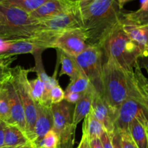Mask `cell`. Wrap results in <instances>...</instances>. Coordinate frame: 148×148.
I'll list each match as a JSON object with an SVG mask.
<instances>
[{
	"label": "cell",
	"instance_id": "1",
	"mask_svg": "<svg viewBox=\"0 0 148 148\" xmlns=\"http://www.w3.org/2000/svg\"><path fill=\"white\" fill-rule=\"evenodd\" d=\"M102 83L103 96L115 112L127 99L148 98V79L140 66L133 72H127L113 59L106 58Z\"/></svg>",
	"mask_w": 148,
	"mask_h": 148
},
{
	"label": "cell",
	"instance_id": "2",
	"mask_svg": "<svg viewBox=\"0 0 148 148\" xmlns=\"http://www.w3.org/2000/svg\"><path fill=\"white\" fill-rule=\"evenodd\" d=\"M79 15L90 46L101 47L113 31L122 25L118 0H91L79 6Z\"/></svg>",
	"mask_w": 148,
	"mask_h": 148
},
{
	"label": "cell",
	"instance_id": "3",
	"mask_svg": "<svg viewBox=\"0 0 148 148\" xmlns=\"http://www.w3.org/2000/svg\"><path fill=\"white\" fill-rule=\"evenodd\" d=\"M39 21L30 13L16 7L0 3V38L14 41L38 36Z\"/></svg>",
	"mask_w": 148,
	"mask_h": 148
},
{
	"label": "cell",
	"instance_id": "4",
	"mask_svg": "<svg viewBox=\"0 0 148 148\" xmlns=\"http://www.w3.org/2000/svg\"><path fill=\"white\" fill-rule=\"evenodd\" d=\"M101 49L106 57L113 59L127 72H133L140 66L138 59L143 55V51L123 30L122 25L111 33Z\"/></svg>",
	"mask_w": 148,
	"mask_h": 148
},
{
	"label": "cell",
	"instance_id": "5",
	"mask_svg": "<svg viewBox=\"0 0 148 148\" xmlns=\"http://www.w3.org/2000/svg\"><path fill=\"white\" fill-rule=\"evenodd\" d=\"M32 69H26L20 66L12 68L11 82L15 88L23 106L25 116V135L30 143L33 144L34 140V128L37 118V106L32 98L30 92L28 73Z\"/></svg>",
	"mask_w": 148,
	"mask_h": 148
},
{
	"label": "cell",
	"instance_id": "6",
	"mask_svg": "<svg viewBox=\"0 0 148 148\" xmlns=\"http://www.w3.org/2000/svg\"><path fill=\"white\" fill-rule=\"evenodd\" d=\"M103 54L101 47L89 46L75 57L77 63L88 78L91 85L97 93L101 96H103Z\"/></svg>",
	"mask_w": 148,
	"mask_h": 148
},
{
	"label": "cell",
	"instance_id": "7",
	"mask_svg": "<svg viewBox=\"0 0 148 148\" xmlns=\"http://www.w3.org/2000/svg\"><path fill=\"white\" fill-rule=\"evenodd\" d=\"M138 120L145 127L148 126V98H129L116 111L115 129L119 132H129L133 119Z\"/></svg>",
	"mask_w": 148,
	"mask_h": 148
},
{
	"label": "cell",
	"instance_id": "8",
	"mask_svg": "<svg viewBox=\"0 0 148 148\" xmlns=\"http://www.w3.org/2000/svg\"><path fill=\"white\" fill-rule=\"evenodd\" d=\"M53 114V130L59 138V148H72L75 127L72 122V106L65 101L51 106Z\"/></svg>",
	"mask_w": 148,
	"mask_h": 148
},
{
	"label": "cell",
	"instance_id": "9",
	"mask_svg": "<svg viewBox=\"0 0 148 148\" xmlns=\"http://www.w3.org/2000/svg\"><path fill=\"white\" fill-rule=\"evenodd\" d=\"M80 27H82V23L79 6L55 17L39 21L40 32L46 33L54 40L66 30Z\"/></svg>",
	"mask_w": 148,
	"mask_h": 148
},
{
	"label": "cell",
	"instance_id": "10",
	"mask_svg": "<svg viewBox=\"0 0 148 148\" xmlns=\"http://www.w3.org/2000/svg\"><path fill=\"white\" fill-rule=\"evenodd\" d=\"M90 45L82 27L66 30L58 36L53 41L52 48L75 57L82 53Z\"/></svg>",
	"mask_w": 148,
	"mask_h": 148
},
{
	"label": "cell",
	"instance_id": "11",
	"mask_svg": "<svg viewBox=\"0 0 148 148\" xmlns=\"http://www.w3.org/2000/svg\"><path fill=\"white\" fill-rule=\"evenodd\" d=\"M90 112L103 124L106 132L112 137L116 130V112L108 106L103 97L96 92L92 98Z\"/></svg>",
	"mask_w": 148,
	"mask_h": 148
},
{
	"label": "cell",
	"instance_id": "12",
	"mask_svg": "<svg viewBox=\"0 0 148 148\" xmlns=\"http://www.w3.org/2000/svg\"><path fill=\"white\" fill-rule=\"evenodd\" d=\"M8 95L9 106H10V124H14L23 130L25 134V116L24 109L22 105L18 94L11 80H9L5 84Z\"/></svg>",
	"mask_w": 148,
	"mask_h": 148
},
{
	"label": "cell",
	"instance_id": "13",
	"mask_svg": "<svg viewBox=\"0 0 148 148\" xmlns=\"http://www.w3.org/2000/svg\"><path fill=\"white\" fill-rule=\"evenodd\" d=\"M78 6L77 3L70 0H48L39 8L30 13L36 20H46L65 12Z\"/></svg>",
	"mask_w": 148,
	"mask_h": 148
},
{
	"label": "cell",
	"instance_id": "14",
	"mask_svg": "<svg viewBox=\"0 0 148 148\" xmlns=\"http://www.w3.org/2000/svg\"><path fill=\"white\" fill-rule=\"evenodd\" d=\"M37 118L34 128L33 146L43 138L49 131L53 130V119L51 106L37 104Z\"/></svg>",
	"mask_w": 148,
	"mask_h": 148
},
{
	"label": "cell",
	"instance_id": "15",
	"mask_svg": "<svg viewBox=\"0 0 148 148\" xmlns=\"http://www.w3.org/2000/svg\"><path fill=\"white\" fill-rule=\"evenodd\" d=\"M46 49L47 47L46 45L36 37L35 38L27 40L12 41L11 46L5 54L10 56H17L24 53H32L33 55L36 52L43 51Z\"/></svg>",
	"mask_w": 148,
	"mask_h": 148
},
{
	"label": "cell",
	"instance_id": "16",
	"mask_svg": "<svg viewBox=\"0 0 148 148\" xmlns=\"http://www.w3.org/2000/svg\"><path fill=\"white\" fill-rule=\"evenodd\" d=\"M96 91L92 85L86 92H83L79 101L75 103V109L72 114V122L76 127L90 113L92 106V98Z\"/></svg>",
	"mask_w": 148,
	"mask_h": 148
},
{
	"label": "cell",
	"instance_id": "17",
	"mask_svg": "<svg viewBox=\"0 0 148 148\" xmlns=\"http://www.w3.org/2000/svg\"><path fill=\"white\" fill-rule=\"evenodd\" d=\"M122 28L129 37L138 45L143 51V56L148 55V25L141 26L122 25Z\"/></svg>",
	"mask_w": 148,
	"mask_h": 148
},
{
	"label": "cell",
	"instance_id": "18",
	"mask_svg": "<svg viewBox=\"0 0 148 148\" xmlns=\"http://www.w3.org/2000/svg\"><path fill=\"white\" fill-rule=\"evenodd\" d=\"M30 143V141L21 129L14 124H5L4 146L17 147Z\"/></svg>",
	"mask_w": 148,
	"mask_h": 148
},
{
	"label": "cell",
	"instance_id": "19",
	"mask_svg": "<svg viewBox=\"0 0 148 148\" xmlns=\"http://www.w3.org/2000/svg\"><path fill=\"white\" fill-rule=\"evenodd\" d=\"M58 57L62 66L61 72L59 73L60 76L66 75L69 77L70 80H72L75 79L82 72L74 56H69L61 51H59Z\"/></svg>",
	"mask_w": 148,
	"mask_h": 148
},
{
	"label": "cell",
	"instance_id": "20",
	"mask_svg": "<svg viewBox=\"0 0 148 148\" xmlns=\"http://www.w3.org/2000/svg\"><path fill=\"white\" fill-rule=\"evenodd\" d=\"M84 119L82 134L86 136L89 140L99 138L102 133L105 131L103 124L91 114L90 111Z\"/></svg>",
	"mask_w": 148,
	"mask_h": 148
},
{
	"label": "cell",
	"instance_id": "21",
	"mask_svg": "<svg viewBox=\"0 0 148 148\" xmlns=\"http://www.w3.org/2000/svg\"><path fill=\"white\" fill-rule=\"evenodd\" d=\"M129 133L137 148H148V136L145 127L136 119L130 122Z\"/></svg>",
	"mask_w": 148,
	"mask_h": 148
},
{
	"label": "cell",
	"instance_id": "22",
	"mask_svg": "<svg viewBox=\"0 0 148 148\" xmlns=\"http://www.w3.org/2000/svg\"><path fill=\"white\" fill-rule=\"evenodd\" d=\"M122 25H148V9L146 10H138L134 12H123Z\"/></svg>",
	"mask_w": 148,
	"mask_h": 148
},
{
	"label": "cell",
	"instance_id": "23",
	"mask_svg": "<svg viewBox=\"0 0 148 148\" xmlns=\"http://www.w3.org/2000/svg\"><path fill=\"white\" fill-rule=\"evenodd\" d=\"M90 85L91 84L89 79L82 71L75 79L70 81L64 92L83 93L89 89Z\"/></svg>",
	"mask_w": 148,
	"mask_h": 148
},
{
	"label": "cell",
	"instance_id": "24",
	"mask_svg": "<svg viewBox=\"0 0 148 148\" xmlns=\"http://www.w3.org/2000/svg\"><path fill=\"white\" fill-rule=\"evenodd\" d=\"M48 0H5L1 4L18 7L28 13H31L46 3Z\"/></svg>",
	"mask_w": 148,
	"mask_h": 148
},
{
	"label": "cell",
	"instance_id": "25",
	"mask_svg": "<svg viewBox=\"0 0 148 148\" xmlns=\"http://www.w3.org/2000/svg\"><path fill=\"white\" fill-rule=\"evenodd\" d=\"M31 96L37 104L46 105L45 102V85L43 81L37 77L36 79L29 80Z\"/></svg>",
	"mask_w": 148,
	"mask_h": 148
},
{
	"label": "cell",
	"instance_id": "26",
	"mask_svg": "<svg viewBox=\"0 0 148 148\" xmlns=\"http://www.w3.org/2000/svg\"><path fill=\"white\" fill-rule=\"evenodd\" d=\"M5 84L0 85V120L9 124L10 119V106Z\"/></svg>",
	"mask_w": 148,
	"mask_h": 148
},
{
	"label": "cell",
	"instance_id": "27",
	"mask_svg": "<svg viewBox=\"0 0 148 148\" xmlns=\"http://www.w3.org/2000/svg\"><path fill=\"white\" fill-rule=\"evenodd\" d=\"M16 59L17 57H15V56L7 55L0 59V85H4L11 79L12 68L10 67V65Z\"/></svg>",
	"mask_w": 148,
	"mask_h": 148
},
{
	"label": "cell",
	"instance_id": "28",
	"mask_svg": "<svg viewBox=\"0 0 148 148\" xmlns=\"http://www.w3.org/2000/svg\"><path fill=\"white\" fill-rule=\"evenodd\" d=\"M59 138L53 130L49 131L44 137L33 145L34 148H59Z\"/></svg>",
	"mask_w": 148,
	"mask_h": 148
},
{
	"label": "cell",
	"instance_id": "29",
	"mask_svg": "<svg viewBox=\"0 0 148 148\" xmlns=\"http://www.w3.org/2000/svg\"><path fill=\"white\" fill-rule=\"evenodd\" d=\"M64 91L62 90L60 85L55 86L50 92V102L51 105L59 103L64 99Z\"/></svg>",
	"mask_w": 148,
	"mask_h": 148
},
{
	"label": "cell",
	"instance_id": "30",
	"mask_svg": "<svg viewBox=\"0 0 148 148\" xmlns=\"http://www.w3.org/2000/svg\"><path fill=\"white\" fill-rule=\"evenodd\" d=\"M120 133V132H119ZM123 148H137L129 132L120 133Z\"/></svg>",
	"mask_w": 148,
	"mask_h": 148
},
{
	"label": "cell",
	"instance_id": "31",
	"mask_svg": "<svg viewBox=\"0 0 148 148\" xmlns=\"http://www.w3.org/2000/svg\"><path fill=\"white\" fill-rule=\"evenodd\" d=\"M99 138L103 148H114L111 136L106 132V130L102 133Z\"/></svg>",
	"mask_w": 148,
	"mask_h": 148
},
{
	"label": "cell",
	"instance_id": "32",
	"mask_svg": "<svg viewBox=\"0 0 148 148\" xmlns=\"http://www.w3.org/2000/svg\"><path fill=\"white\" fill-rule=\"evenodd\" d=\"M82 95V93H77V92H65L64 101L70 104H75L79 101Z\"/></svg>",
	"mask_w": 148,
	"mask_h": 148
},
{
	"label": "cell",
	"instance_id": "33",
	"mask_svg": "<svg viewBox=\"0 0 148 148\" xmlns=\"http://www.w3.org/2000/svg\"><path fill=\"white\" fill-rule=\"evenodd\" d=\"M111 140H112L114 148H123L122 145H121V134L118 131L115 130L114 134L111 137Z\"/></svg>",
	"mask_w": 148,
	"mask_h": 148
},
{
	"label": "cell",
	"instance_id": "34",
	"mask_svg": "<svg viewBox=\"0 0 148 148\" xmlns=\"http://www.w3.org/2000/svg\"><path fill=\"white\" fill-rule=\"evenodd\" d=\"M12 41L6 40L0 38V54H5L11 46Z\"/></svg>",
	"mask_w": 148,
	"mask_h": 148
},
{
	"label": "cell",
	"instance_id": "35",
	"mask_svg": "<svg viewBox=\"0 0 148 148\" xmlns=\"http://www.w3.org/2000/svg\"><path fill=\"white\" fill-rule=\"evenodd\" d=\"M138 64L140 67L145 69L148 74V55L140 56L138 59Z\"/></svg>",
	"mask_w": 148,
	"mask_h": 148
},
{
	"label": "cell",
	"instance_id": "36",
	"mask_svg": "<svg viewBox=\"0 0 148 148\" xmlns=\"http://www.w3.org/2000/svg\"><path fill=\"white\" fill-rule=\"evenodd\" d=\"M6 123L0 120V147L4 146V127Z\"/></svg>",
	"mask_w": 148,
	"mask_h": 148
},
{
	"label": "cell",
	"instance_id": "37",
	"mask_svg": "<svg viewBox=\"0 0 148 148\" xmlns=\"http://www.w3.org/2000/svg\"><path fill=\"white\" fill-rule=\"evenodd\" d=\"M77 148H90V140H88V138L86 136L82 134L80 143L78 145Z\"/></svg>",
	"mask_w": 148,
	"mask_h": 148
},
{
	"label": "cell",
	"instance_id": "38",
	"mask_svg": "<svg viewBox=\"0 0 148 148\" xmlns=\"http://www.w3.org/2000/svg\"><path fill=\"white\" fill-rule=\"evenodd\" d=\"M90 148H103L100 138H95L90 140Z\"/></svg>",
	"mask_w": 148,
	"mask_h": 148
},
{
	"label": "cell",
	"instance_id": "39",
	"mask_svg": "<svg viewBox=\"0 0 148 148\" xmlns=\"http://www.w3.org/2000/svg\"><path fill=\"white\" fill-rule=\"evenodd\" d=\"M148 9V0H141L140 1V8L141 10H146Z\"/></svg>",
	"mask_w": 148,
	"mask_h": 148
},
{
	"label": "cell",
	"instance_id": "40",
	"mask_svg": "<svg viewBox=\"0 0 148 148\" xmlns=\"http://www.w3.org/2000/svg\"><path fill=\"white\" fill-rule=\"evenodd\" d=\"M130 1H132V0H118V3H119V7L121 9V10H122L123 7H124V4Z\"/></svg>",
	"mask_w": 148,
	"mask_h": 148
},
{
	"label": "cell",
	"instance_id": "41",
	"mask_svg": "<svg viewBox=\"0 0 148 148\" xmlns=\"http://www.w3.org/2000/svg\"><path fill=\"white\" fill-rule=\"evenodd\" d=\"M91 1V0H78L77 4L78 6H82L83 5V4H86L87 2H88V1Z\"/></svg>",
	"mask_w": 148,
	"mask_h": 148
},
{
	"label": "cell",
	"instance_id": "42",
	"mask_svg": "<svg viewBox=\"0 0 148 148\" xmlns=\"http://www.w3.org/2000/svg\"><path fill=\"white\" fill-rule=\"evenodd\" d=\"M16 148H34V147H33V145H32L31 143H30V144H27V145H26L20 146V147H16Z\"/></svg>",
	"mask_w": 148,
	"mask_h": 148
},
{
	"label": "cell",
	"instance_id": "43",
	"mask_svg": "<svg viewBox=\"0 0 148 148\" xmlns=\"http://www.w3.org/2000/svg\"><path fill=\"white\" fill-rule=\"evenodd\" d=\"M0 148H16V147H7V146H3V147H1Z\"/></svg>",
	"mask_w": 148,
	"mask_h": 148
},
{
	"label": "cell",
	"instance_id": "44",
	"mask_svg": "<svg viewBox=\"0 0 148 148\" xmlns=\"http://www.w3.org/2000/svg\"><path fill=\"white\" fill-rule=\"evenodd\" d=\"M70 1H73V2H76V3H77V1H78V0H70Z\"/></svg>",
	"mask_w": 148,
	"mask_h": 148
},
{
	"label": "cell",
	"instance_id": "45",
	"mask_svg": "<svg viewBox=\"0 0 148 148\" xmlns=\"http://www.w3.org/2000/svg\"><path fill=\"white\" fill-rule=\"evenodd\" d=\"M145 129H146V131H147V136H148V126L147 127H145Z\"/></svg>",
	"mask_w": 148,
	"mask_h": 148
},
{
	"label": "cell",
	"instance_id": "46",
	"mask_svg": "<svg viewBox=\"0 0 148 148\" xmlns=\"http://www.w3.org/2000/svg\"><path fill=\"white\" fill-rule=\"evenodd\" d=\"M5 1V0H0V3L3 2V1Z\"/></svg>",
	"mask_w": 148,
	"mask_h": 148
}]
</instances>
